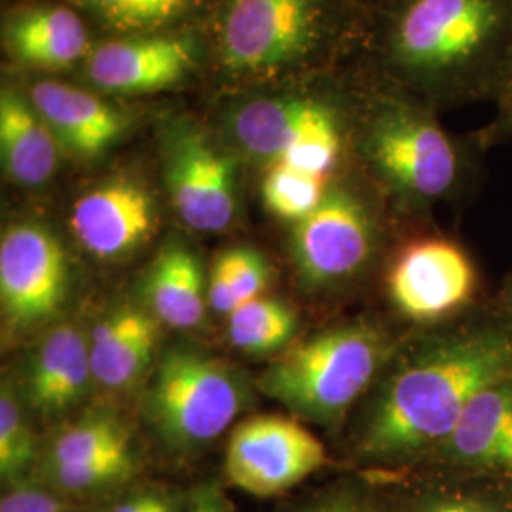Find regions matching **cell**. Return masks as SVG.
Segmentation results:
<instances>
[{
  "label": "cell",
  "instance_id": "cell-25",
  "mask_svg": "<svg viewBox=\"0 0 512 512\" xmlns=\"http://www.w3.org/2000/svg\"><path fill=\"white\" fill-rule=\"evenodd\" d=\"M33 429L19 403L14 384L4 382L0 391V475L8 484H19L35 461Z\"/></svg>",
  "mask_w": 512,
  "mask_h": 512
},
{
  "label": "cell",
  "instance_id": "cell-8",
  "mask_svg": "<svg viewBox=\"0 0 512 512\" xmlns=\"http://www.w3.org/2000/svg\"><path fill=\"white\" fill-rule=\"evenodd\" d=\"M327 463L321 440L287 416H253L232 431L224 475L256 497L285 494Z\"/></svg>",
  "mask_w": 512,
  "mask_h": 512
},
{
  "label": "cell",
  "instance_id": "cell-10",
  "mask_svg": "<svg viewBox=\"0 0 512 512\" xmlns=\"http://www.w3.org/2000/svg\"><path fill=\"white\" fill-rule=\"evenodd\" d=\"M165 184L184 224L202 234L224 232L238 215L234 160L202 131L173 128L164 145Z\"/></svg>",
  "mask_w": 512,
  "mask_h": 512
},
{
  "label": "cell",
  "instance_id": "cell-26",
  "mask_svg": "<svg viewBox=\"0 0 512 512\" xmlns=\"http://www.w3.org/2000/svg\"><path fill=\"white\" fill-rule=\"evenodd\" d=\"M194 0H84L97 18L118 33H148L183 16Z\"/></svg>",
  "mask_w": 512,
  "mask_h": 512
},
{
  "label": "cell",
  "instance_id": "cell-22",
  "mask_svg": "<svg viewBox=\"0 0 512 512\" xmlns=\"http://www.w3.org/2000/svg\"><path fill=\"white\" fill-rule=\"evenodd\" d=\"M135 458L131 435L114 414H93L74 421L50 442L44 471L76 469L114 459Z\"/></svg>",
  "mask_w": 512,
  "mask_h": 512
},
{
  "label": "cell",
  "instance_id": "cell-18",
  "mask_svg": "<svg viewBox=\"0 0 512 512\" xmlns=\"http://www.w3.org/2000/svg\"><path fill=\"white\" fill-rule=\"evenodd\" d=\"M147 310L169 329L200 327L209 308L200 258L183 243H167L154 258L145 279Z\"/></svg>",
  "mask_w": 512,
  "mask_h": 512
},
{
  "label": "cell",
  "instance_id": "cell-1",
  "mask_svg": "<svg viewBox=\"0 0 512 512\" xmlns=\"http://www.w3.org/2000/svg\"><path fill=\"white\" fill-rule=\"evenodd\" d=\"M380 65L433 109L495 103L512 71V0H393Z\"/></svg>",
  "mask_w": 512,
  "mask_h": 512
},
{
  "label": "cell",
  "instance_id": "cell-28",
  "mask_svg": "<svg viewBox=\"0 0 512 512\" xmlns=\"http://www.w3.org/2000/svg\"><path fill=\"white\" fill-rule=\"evenodd\" d=\"M0 512H63V501L54 492L19 482L2 497Z\"/></svg>",
  "mask_w": 512,
  "mask_h": 512
},
{
  "label": "cell",
  "instance_id": "cell-23",
  "mask_svg": "<svg viewBox=\"0 0 512 512\" xmlns=\"http://www.w3.org/2000/svg\"><path fill=\"white\" fill-rule=\"evenodd\" d=\"M298 317L277 298L260 296L228 315V340L239 351L262 357L281 353L293 344Z\"/></svg>",
  "mask_w": 512,
  "mask_h": 512
},
{
  "label": "cell",
  "instance_id": "cell-27",
  "mask_svg": "<svg viewBox=\"0 0 512 512\" xmlns=\"http://www.w3.org/2000/svg\"><path fill=\"white\" fill-rule=\"evenodd\" d=\"M222 255L226 258L232 275L236 308L260 298L272 279L266 258L251 247H236L224 251Z\"/></svg>",
  "mask_w": 512,
  "mask_h": 512
},
{
  "label": "cell",
  "instance_id": "cell-2",
  "mask_svg": "<svg viewBox=\"0 0 512 512\" xmlns=\"http://www.w3.org/2000/svg\"><path fill=\"white\" fill-rule=\"evenodd\" d=\"M512 380V332L480 329L423 349L380 391L361 450L393 459L444 442L478 393Z\"/></svg>",
  "mask_w": 512,
  "mask_h": 512
},
{
  "label": "cell",
  "instance_id": "cell-24",
  "mask_svg": "<svg viewBox=\"0 0 512 512\" xmlns=\"http://www.w3.org/2000/svg\"><path fill=\"white\" fill-rule=\"evenodd\" d=\"M329 186L327 177L313 175L279 160L264 177L262 200L275 217L300 222L321 205Z\"/></svg>",
  "mask_w": 512,
  "mask_h": 512
},
{
  "label": "cell",
  "instance_id": "cell-31",
  "mask_svg": "<svg viewBox=\"0 0 512 512\" xmlns=\"http://www.w3.org/2000/svg\"><path fill=\"white\" fill-rule=\"evenodd\" d=\"M186 512H234L224 497L211 486H203L196 494L192 495L190 507Z\"/></svg>",
  "mask_w": 512,
  "mask_h": 512
},
{
  "label": "cell",
  "instance_id": "cell-15",
  "mask_svg": "<svg viewBox=\"0 0 512 512\" xmlns=\"http://www.w3.org/2000/svg\"><path fill=\"white\" fill-rule=\"evenodd\" d=\"M29 99L61 148L80 160L101 156L128 126L124 112L71 84L42 80L31 88Z\"/></svg>",
  "mask_w": 512,
  "mask_h": 512
},
{
  "label": "cell",
  "instance_id": "cell-17",
  "mask_svg": "<svg viewBox=\"0 0 512 512\" xmlns=\"http://www.w3.org/2000/svg\"><path fill=\"white\" fill-rule=\"evenodd\" d=\"M61 150L31 99L4 88L0 95V158L8 179L25 188L48 183L57 171Z\"/></svg>",
  "mask_w": 512,
  "mask_h": 512
},
{
  "label": "cell",
  "instance_id": "cell-34",
  "mask_svg": "<svg viewBox=\"0 0 512 512\" xmlns=\"http://www.w3.org/2000/svg\"><path fill=\"white\" fill-rule=\"evenodd\" d=\"M421 512H495L476 501H469V499H439L429 503L427 507H423Z\"/></svg>",
  "mask_w": 512,
  "mask_h": 512
},
{
  "label": "cell",
  "instance_id": "cell-20",
  "mask_svg": "<svg viewBox=\"0 0 512 512\" xmlns=\"http://www.w3.org/2000/svg\"><path fill=\"white\" fill-rule=\"evenodd\" d=\"M6 48L23 65L63 69L86 54L90 38L86 25L63 6L25 10L6 25Z\"/></svg>",
  "mask_w": 512,
  "mask_h": 512
},
{
  "label": "cell",
  "instance_id": "cell-5",
  "mask_svg": "<svg viewBox=\"0 0 512 512\" xmlns=\"http://www.w3.org/2000/svg\"><path fill=\"white\" fill-rule=\"evenodd\" d=\"M249 399L238 370L192 348H171L154 372L148 416L173 450H198L236 421Z\"/></svg>",
  "mask_w": 512,
  "mask_h": 512
},
{
  "label": "cell",
  "instance_id": "cell-3",
  "mask_svg": "<svg viewBox=\"0 0 512 512\" xmlns=\"http://www.w3.org/2000/svg\"><path fill=\"white\" fill-rule=\"evenodd\" d=\"M384 90L357 116V150L372 177L412 207L456 196L469 171L467 147L440 124L439 110L387 82Z\"/></svg>",
  "mask_w": 512,
  "mask_h": 512
},
{
  "label": "cell",
  "instance_id": "cell-14",
  "mask_svg": "<svg viewBox=\"0 0 512 512\" xmlns=\"http://www.w3.org/2000/svg\"><path fill=\"white\" fill-rule=\"evenodd\" d=\"M92 382L90 336L74 325H59L31 353L23 397L33 412L57 418L86 397Z\"/></svg>",
  "mask_w": 512,
  "mask_h": 512
},
{
  "label": "cell",
  "instance_id": "cell-6",
  "mask_svg": "<svg viewBox=\"0 0 512 512\" xmlns=\"http://www.w3.org/2000/svg\"><path fill=\"white\" fill-rule=\"evenodd\" d=\"M321 0H230L220 27V54L238 73H270L317 46Z\"/></svg>",
  "mask_w": 512,
  "mask_h": 512
},
{
  "label": "cell",
  "instance_id": "cell-30",
  "mask_svg": "<svg viewBox=\"0 0 512 512\" xmlns=\"http://www.w3.org/2000/svg\"><path fill=\"white\" fill-rule=\"evenodd\" d=\"M209 308L220 313V315H230L236 310V296H234V285H232V275L224 255H220L213 270L209 275Z\"/></svg>",
  "mask_w": 512,
  "mask_h": 512
},
{
  "label": "cell",
  "instance_id": "cell-9",
  "mask_svg": "<svg viewBox=\"0 0 512 512\" xmlns=\"http://www.w3.org/2000/svg\"><path fill=\"white\" fill-rule=\"evenodd\" d=\"M69 289L63 243L37 222H19L0 239V304L4 323L33 329L52 319Z\"/></svg>",
  "mask_w": 512,
  "mask_h": 512
},
{
  "label": "cell",
  "instance_id": "cell-4",
  "mask_svg": "<svg viewBox=\"0 0 512 512\" xmlns=\"http://www.w3.org/2000/svg\"><path fill=\"white\" fill-rule=\"evenodd\" d=\"M385 355L384 332L340 325L283 349L256 384L296 418L334 423L372 384Z\"/></svg>",
  "mask_w": 512,
  "mask_h": 512
},
{
  "label": "cell",
  "instance_id": "cell-21",
  "mask_svg": "<svg viewBox=\"0 0 512 512\" xmlns=\"http://www.w3.org/2000/svg\"><path fill=\"white\" fill-rule=\"evenodd\" d=\"M444 448L461 463L512 467V380L478 393Z\"/></svg>",
  "mask_w": 512,
  "mask_h": 512
},
{
  "label": "cell",
  "instance_id": "cell-29",
  "mask_svg": "<svg viewBox=\"0 0 512 512\" xmlns=\"http://www.w3.org/2000/svg\"><path fill=\"white\" fill-rule=\"evenodd\" d=\"M494 105L495 114L492 122L486 128L480 129L475 137L478 145L484 147L512 139V71Z\"/></svg>",
  "mask_w": 512,
  "mask_h": 512
},
{
  "label": "cell",
  "instance_id": "cell-11",
  "mask_svg": "<svg viewBox=\"0 0 512 512\" xmlns=\"http://www.w3.org/2000/svg\"><path fill=\"white\" fill-rule=\"evenodd\" d=\"M389 296L414 321H435L463 306L475 289V268L448 239H418L404 247L389 272Z\"/></svg>",
  "mask_w": 512,
  "mask_h": 512
},
{
  "label": "cell",
  "instance_id": "cell-36",
  "mask_svg": "<svg viewBox=\"0 0 512 512\" xmlns=\"http://www.w3.org/2000/svg\"><path fill=\"white\" fill-rule=\"evenodd\" d=\"M158 512H173V507H171V503H169V505H165L164 509H162V511H158Z\"/></svg>",
  "mask_w": 512,
  "mask_h": 512
},
{
  "label": "cell",
  "instance_id": "cell-33",
  "mask_svg": "<svg viewBox=\"0 0 512 512\" xmlns=\"http://www.w3.org/2000/svg\"><path fill=\"white\" fill-rule=\"evenodd\" d=\"M296 512H374L365 503L349 499V497H330L325 501L313 503L310 507H304Z\"/></svg>",
  "mask_w": 512,
  "mask_h": 512
},
{
  "label": "cell",
  "instance_id": "cell-16",
  "mask_svg": "<svg viewBox=\"0 0 512 512\" xmlns=\"http://www.w3.org/2000/svg\"><path fill=\"white\" fill-rule=\"evenodd\" d=\"M160 327L147 308L126 304L109 311L90 332L95 384L112 391L135 384L156 355Z\"/></svg>",
  "mask_w": 512,
  "mask_h": 512
},
{
  "label": "cell",
  "instance_id": "cell-19",
  "mask_svg": "<svg viewBox=\"0 0 512 512\" xmlns=\"http://www.w3.org/2000/svg\"><path fill=\"white\" fill-rule=\"evenodd\" d=\"M332 105L311 97L256 99L236 112L232 133L247 154L274 164Z\"/></svg>",
  "mask_w": 512,
  "mask_h": 512
},
{
  "label": "cell",
  "instance_id": "cell-13",
  "mask_svg": "<svg viewBox=\"0 0 512 512\" xmlns=\"http://www.w3.org/2000/svg\"><path fill=\"white\" fill-rule=\"evenodd\" d=\"M194 67V48L186 38L128 37L93 50L88 76L110 93L160 92Z\"/></svg>",
  "mask_w": 512,
  "mask_h": 512
},
{
  "label": "cell",
  "instance_id": "cell-32",
  "mask_svg": "<svg viewBox=\"0 0 512 512\" xmlns=\"http://www.w3.org/2000/svg\"><path fill=\"white\" fill-rule=\"evenodd\" d=\"M171 501L165 499L164 495L143 494L137 497H129L126 501H122L120 505H116L110 512H158L164 509L165 505H169Z\"/></svg>",
  "mask_w": 512,
  "mask_h": 512
},
{
  "label": "cell",
  "instance_id": "cell-7",
  "mask_svg": "<svg viewBox=\"0 0 512 512\" xmlns=\"http://www.w3.org/2000/svg\"><path fill=\"white\" fill-rule=\"evenodd\" d=\"M378 220L365 194L351 184H332L325 200L296 222L291 251L310 287H330L359 274L374 251Z\"/></svg>",
  "mask_w": 512,
  "mask_h": 512
},
{
  "label": "cell",
  "instance_id": "cell-12",
  "mask_svg": "<svg viewBox=\"0 0 512 512\" xmlns=\"http://www.w3.org/2000/svg\"><path fill=\"white\" fill-rule=\"evenodd\" d=\"M156 205L145 184L112 177L73 205L74 238L93 256L118 260L135 253L156 230Z\"/></svg>",
  "mask_w": 512,
  "mask_h": 512
},
{
  "label": "cell",
  "instance_id": "cell-35",
  "mask_svg": "<svg viewBox=\"0 0 512 512\" xmlns=\"http://www.w3.org/2000/svg\"><path fill=\"white\" fill-rule=\"evenodd\" d=\"M370 2H374V4H378V6L385 8V6H389L393 0H370Z\"/></svg>",
  "mask_w": 512,
  "mask_h": 512
}]
</instances>
